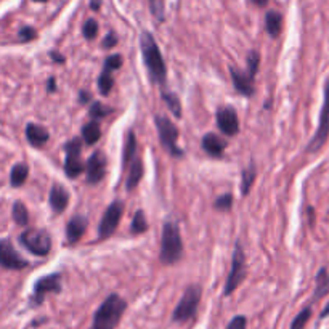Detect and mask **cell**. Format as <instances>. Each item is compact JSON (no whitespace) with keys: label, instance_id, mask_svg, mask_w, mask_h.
Segmentation results:
<instances>
[{"label":"cell","instance_id":"1","mask_svg":"<svg viewBox=\"0 0 329 329\" xmlns=\"http://www.w3.org/2000/svg\"><path fill=\"white\" fill-rule=\"evenodd\" d=\"M127 310V302L117 294H109L94 315L90 329H116Z\"/></svg>","mask_w":329,"mask_h":329},{"label":"cell","instance_id":"2","mask_svg":"<svg viewBox=\"0 0 329 329\" xmlns=\"http://www.w3.org/2000/svg\"><path fill=\"white\" fill-rule=\"evenodd\" d=\"M140 47H141V55L144 60V64H147L148 72H150V79L154 84L164 85L166 84V77H167V68L164 58L161 55V50L157 47L154 37L150 32H143L141 39H140Z\"/></svg>","mask_w":329,"mask_h":329},{"label":"cell","instance_id":"3","mask_svg":"<svg viewBox=\"0 0 329 329\" xmlns=\"http://www.w3.org/2000/svg\"><path fill=\"white\" fill-rule=\"evenodd\" d=\"M183 243L180 236V228L175 222H166L162 227L161 238V262L166 265H174L181 259Z\"/></svg>","mask_w":329,"mask_h":329},{"label":"cell","instance_id":"4","mask_svg":"<svg viewBox=\"0 0 329 329\" xmlns=\"http://www.w3.org/2000/svg\"><path fill=\"white\" fill-rule=\"evenodd\" d=\"M201 296H203L201 286H197V284L188 286L185 289V293H183V297L180 299L178 305L175 307V310L172 313V320L175 323H187V321H190L194 317L197 307H199Z\"/></svg>","mask_w":329,"mask_h":329},{"label":"cell","instance_id":"5","mask_svg":"<svg viewBox=\"0 0 329 329\" xmlns=\"http://www.w3.org/2000/svg\"><path fill=\"white\" fill-rule=\"evenodd\" d=\"M329 137V79L324 84V101L321 106V113H320V119H318V127L315 135L312 137L310 143L307 144V151L308 153H317L320 151L324 143L327 141Z\"/></svg>","mask_w":329,"mask_h":329},{"label":"cell","instance_id":"6","mask_svg":"<svg viewBox=\"0 0 329 329\" xmlns=\"http://www.w3.org/2000/svg\"><path fill=\"white\" fill-rule=\"evenodd\" d=\"M244 278H246V255H244L241 243H236L233 260H231V270L228 273L225 289H223V296H231L236 289H238V286L244 281Z\"/></svg>","mask_w":329,"mask_h":329},{"label":"cell","instance_id":"7","mask_svg":"<svg viewBox=\"0 0 329 329\" xmlns=\"http://www.w3.org/2000/svg\"><path fill=\"white\" fill-rule=\"evenodd\" d=\"M20 243L34 255H48L51 251V238L44 230H26L20 236Z\"/></svg>","mask_w":329,"mask_h":329},{"label":"cell","instance_id":"8","mask_svg":"<svg viewBox=\"0 0 329 329\" xmlns=\"http://www.w3.org/2000/svg\"><path fill=\"white\" fill-rule=\"evenodd\" d=\"M156 127L157 134H159L162 147L167 148V151L172 156H183V151L177 147L178 140V129L177 125L166 116H157L156 117Z\"/></svg>","mask_w":329,"mask_h":329},{"label":"cell","instance_id":"9","mask_svg":"<svg viewBox=\"0 0 329 329\" xmlns=\"http://www.w3.org/2000/svg\"><path fill=\"white\" fill-rule=\"evenodd\" d=\"M124 214V203L122 201H114L108 209L106 212H104L100 225H98V238L103 240H108L109 236L116 231L117 225H119V222L122 218Z\"/></svg>","mask_w":329,"mask_h":329},{"label":"cell","instance_id":"10","mask_svg":"<svg viewBox=\"0 0 329 329\" xmlns=\"http://www.w3.org/2000/svg\"><path fill=\"white\" fill-rule=\"evenodd\" d=\"M58 293H61V276L58 273L42 276V278L34 284L31 304L37 307L42 304L48 294H58Z\"/></svg>","mask_w":329,"mask_h":329},{"label":"cell","instance_id":"11","mask_svg":"<svg viewBox=\"0 0 329 329\" xmlns=\"http://www.w3.org/2000/svg\"><path fill=\"white\" fill-rule=\"evenodd\" d=\"M66 151V161H64V172L69 178H76L79 174L84 170V164L81 159V151H82V141L79 138H74L66 143L64 147Z\"/></svg>","mask_w":329,"mask_h":329},{"label":"cell","instance_id":"12","mask_svg":"<svg viewBox=\"0 0 329 329\" xmlns=\"http://www.w3.org/2000/svg\"><path fill=\"white\" fill-rule=\"evenodd\" d=\"M0 265L10 270H21L28 267L29 263L28 260L20 257L16 249L10 243V240H2L0 241Z\"/></svg>","mask_w":329,"mask_h":329},{"label":"cell","instance_id":"13","mask_svg":"<svg viewBox=\"0 0 329 329\" xmlns=\"http://www.w3.org/2000/svg\"><path fill=\"white\" fill-rule=\"evenodd\" d=\"M106 174V156L101 151H95L87 161V183H100Z\"/></svg>","mask_w":329,"mask_h":329},{"label":"cell","instance_id":"14","mask_svg":"<svg viewBox=\"0 0 329 329\" xmlns=\"http://www.w3.org/2000/svg\"><path fill=\"white\" fill-rule=\"evenodd\" d=\"M217 124L218 129L223 132L225 135L233 137L240 132V119H238V114L233 108H220L217 113Z\"/></svg>","mask_w":329,"mask_h":329},{"label":"cell","instance_id":"15","mask_svg":"<svg viewBox=\"0 0 329 329\" xmlns=\"http://www.w3.org/2000/svg\"><path fill=\"white\" fill-rule=\"evenodd\" d=\"M230 72H231V79L236 90L244 97H251L254 94V79L236 68H230Z\"/></svg>","mask_w":329,"mask_h":329},{"label":"cell","instance_id":"16","mask_svg":"<svg viewBox=\"0 0 329 329\" xmlns=\"http://www.w3.org/2000/svg\"><path fill=\"white\" fill-rule=\"evenodd\" d=\"M203 150L212 157H220L223 153H225L227 143L225 140H222L220 137H217L215 134H207L203 137Z\"/></svg>","mask_w":329,"mask_h":329},{"label":"cell","instance_id":"17","mask_svg":"<svg viewBox=\"0 0 329 329\" xmlns=\"http://www.w3.org/2000/svg\"><path fill=\"white\" fill-rule=\"evenodd\" d=\"M68 203H69V193L60 185H53V188L50 191V206L53 209V212L57 214L64 212L66 207H68Z\"/></svg>","mask_w":329,"mask_h":329},{"label":"cell","instance_id":"18","mask_svg":"<svg viewBox=\"0 0 329 329\" xmlns=\"http://www.w3.org/2000/svg\"><path fill=\"white\" fill-rule=\"evenodd\" d=\"M87 225H88L87 217H84V215H74L69 220V223H68V228H66V234H68L69 243H77L79 240H81V236L87 230Z\"/></svg>","mask_w":329,"mask_h":329},{"label":"cell","instance_id":"19","mask_svg":"<svg viewBox=\"0 0 329 329\" xmlns=\"http://www.w3.org/2000/svg\"><path fill=\"white\" fill-rule=\"evenodd\" d=\"M26 137H28V141L35 148H42L44 144L48 141L50 134L48 130L44 129L42 125H37V124H29L26 127Z\"/></svg>","mask_w":329,"mask_h":329},{"label":"cell","instance_id":"20","mask_svg":"<svg viewBox=\"0 0 329 329\" xmlns=\"http://www.w3.org/2000/svg\"><path fill=\"white\" fill-rule=\"evenodd\" d=\"M141 177H143V162L141 159H135L132 161V164L129 166V177H127V181H125V187L129 191L135 190L138 187V183L141 181Z\"/></svg>","mask_w":329,"mask_h":329},{"label":"cell","instance_id":"21","mask_svg":"<svg viewBox=\"0 0 329 329\" xmlns=\"http://www.w3.org/2000/svg\"><path fill=\"white\" fill-rule=\"evenodd\" d=\"M137 138L134 132H129L127 138H125V144H124V154H122V167L129 169V166L132 164V161L135 159V153H137Z\"/></svg>","mask_w":329,"mask_h":329},{"label":"cell","instance_id":"22","mask_svg":"<svg viewBox=\"0 0 329 329\" xmlns=\"http://www.w3.org/2000/svg\"><path fill=\"white\" fill-rule=\"evenodd\" d=\"M265 28H267V32L271 35V37H278L283 31V16L281 13L278 11H268L267 16H265Z\"/></svg>","mask_w":329,"mask_h":329},{"label":"cell","instance_id":"23","mask_svg":"<svg viewBox=\"0 0 329 329\" xmlns=\"http://www.w3.org/2000/svg\"><path fill=\"white\" fill-rule=\"evenodd\" d=\"M28 175H29V167L28 164H24V162H18L13 166L11 169V172H10V183H11V187H21L24 185V181L28 180Z\"/></svg>","mask_w":329,"mask_h":329},{"label":"cell","instance_id":"24","mask_svg":"<svg viewBox=\"0 0 329 329\" xmlns=\"http://www.w3.org/2000/svg\"><path fill=\"white\" fill-rule=\"evenodd\" d=\"M327 293H329V271L326 267H323L317 275V286H315L313 300H320Z\"/></svg>","mask_w":329,"mask_h":329},{"label":"cell","instance_id":"25","mask_svg":"<svg viewBox=\"0 0 329 329\" xmlns=\"http://www.w3.org/2000/svg\"><path fill=\"white\" fill-rule=\"evenodd\" d=\"M100 137H101V129L98 122L92 121L82 127V138L87 144H95L100 140Z\"/></svg>","mask_w":329,"mask_h":329},{"label":"cell","instance_id":"26","mask_svg":"<svg viewBox=\"0 0 329 329\" xmlns=\"http://www.w3.org/2000/svg\"><path fill=\"white\" fill-rule=\"evenodd\" d=\"M254 181H255V166L251 164L247 169H244L241 172V190H243V194H249L251 187L254 185Z\"/></svg>","mask_w":329,"mask_h":329},{"label":"cell","instance_id":"27","mask_svg":"<svg viewBox=\"0 0 329 329\" xmlns=\"http://www.w3.org/2000/svg\"><path fill=\"white\" fill-rule=\"evenodd\" d=\"M13 218H15V222L21 227L28 225V222H29L28 207H26L21 201H16L15 204H13Z\"/></svg>","mask_w":329,"mask_h":329},{"label":"cell","instance_id":"28","mask_svg":"<svg viewBox=\"0 0 329 329\" xmlns=\"http://www.w3.org/2000/svg\"><path fill=\"white\" fill-rule=\"evenodd\" d=\"M162 100L166 101L167 108L172 111L174 116L180 117L181 116V104H180V100L175 94H170V92H162Z\"/></svg>","mask_w":329,"mask_h":329},{"label":"cell","instance_id":"29","mask_svg":"<svg viewBox=\"0 0 329 329\" xmlns=\"http://www.w3.org/2000/svg\"><path fill=\"white\" fill-rule=\"evenodd\" d=\"M113 85H114V79L111 76V71L104 69L101 72L100 79H98V90H100V94L101 95H108L109 92H111V88H113Z\"/></svg>","mask_w":329,"mask_h":329},{"label":"cell","instance_id":"30","mask_svg":"<svg viewBox=\"0 0 329 329\" xmlns=\"http://www.w3.org/2000/svg\"><path fill=\"white\" fill-rule=\"evenodd\" d=\"M312 318V307H305L291 323V329H305V324Z\"/></svg>","mask_w":329,"mask_h":329},{"label":"cell","instance_id":"31","mask_svg":"<svg viewBox=\"0 0 329 329\" xmlns=\"http://www.w3.org/2000/svg\"><path fill=\"white\" fill-rule=\"evenodd\" d=\"M147 230H148L147 218H144L143 210H138V212L134 215V220H132V231L134 233H144Z\"/></svg>","mask_w":329,"mask_h":329},{"label":"cell","instance_id":"32","mask_svg":"<svg viewBox=\"0 0 329 329\" xmlns=\"http://www.w3.org/2000/svg\"><path fill=\"white\" fill-rule=\"evenodd\" d=\"M259 64H260V55H259V51L252 50L251 53H249V57H247V74L251 76L252 79L257 74Z\"/></svg>","mask_w":329,"mask_h":329},{"label":"cell","instance_id":"33","mask_svg":"<svg viewBox=\"0 0 329 329\" xmlns=\"http://www.w3.org/2000/svg\"><path fill=\"white\" fill-rule=\"evenodd\" d=\"M150 8H151V13L153 16L162 23L164 18H166V11H164V0H150Z\"/></svg>","mask_w":329,"mask_h":329},{"label":"cell","instance_id":"34","mask_svg":"<svg viewBox=\"0 0 329 329\" xmlns=\"http://www.w3.org/2000/svg\"><path fill=\"white\" fill-rule=\"evenodd\" d=\"M82 34L85 39H88V41L95 39L98 34V23L95 20H87L82 26Z\"/></svg>","mask_w":329,"mask_h":329},{"label":"cell","instance_id":"35","mask_svg":"<svg viewBox=\"0 0 329 329\" xmlns=\"http://www.w3.org/2000/svg\"><path fill=\"white\" fill-rule=\"evenodd\" d=\"M111 113H113V109L108 108V106H104L103 103H94V106L90 108V116L95 117V119H98V117H104V116H108Z\"/></svg>","mask_w":329,"mask_h":329},{"label":"cell","instance_id":"36","mask_svg":"<svg viewBox=\"0 0 329 329\" xmlns=\"http://www.w3.org/2000/svg\"><path fill=\"white\" fill-rule=\"evenodd\" d=\"M231 204H233V196L231 194H223L220 197H217L215 203H214V207L218 209V210H228L231 209Z\"/></svg>","mask_w":329,"mask_h":329},{"label":"cell","instance_id":"37","mask_svg":"<svg viewBox=\"0 0 329 329\" xmlns=\"http://www.w3.org/2000/svg\"><path fill=\"white\" fill-rule=\"evenodd\" d=\"M122 66V57L121 55H111L106 58V61H104V69L108 71H114V69H119Z\"/></svg>","mask_w":329,"mask_h":329},{"label":"cell","instance_id":"38","mask_svg":"<svg viewBox=\"0 0 329 329\" xmlns=\"http://www.w3.org/2000/svg\"><path fill=\"white\" fill-rule=\"evenodd\" d=\"M247 327V320H246V317H243V315H238V317H234L230 323H228V326L225 327V329H246Z\"/></svg>","mask_w":329,"mask_h":329},{"label":"cell","instance_id":"39","mask_svg":"<svg viewBox=\"0 0 329 329\" xmlns=\"http://www.w3.org/2000/svg\"><path fill=\"white\" fill-rule=\"evenodd\" d=\"M37 37V32L34 28H31V26H24V28L20 31V39L23 42H29V41H34V39Z\"/></svg>","mask_w":329,"mask_h":329},{"label":"cell","instance_id":"40","mask_svg":"<svg viewBox=\"0 0 329 329\" xmlns=\"http://www.w3.org/2000/svg\"><path fill=\"white\" fill-rule=\"evenodd\" d=\"M116 44H117V37H116L114 32H109L106 37H104V41H103V47L104 48H113Z\"/></svg>","mask_w":329,"mask_h":329},{"label":"cell","instance_id":"41","mask_svg":"<svg viewBox=\"0 0 329 329\" xmlns=\"http://www.w3.org/2000/svg\"><path fill=\"white\" fill-rule=\"evenodd\" d=\"M50 57L53 58L57 63H60V64H61V63H64V57H63V55H60V53H57V51H51Z\"/></svg>","mask_w":329,"mask_h":329},{"label":"cell","instance_id":"42","mask_svg":"<svg viewBox=\"0 0 329 329\" xmlns=\"http://www.w3.org/2000/svg\"><path fill=\"white\" fill-rule=\"evenodd\" d=\"M92 100L88 92H81V103H88Z\"/></svg>","mask_w":329,"mask_h":329},{"label":"cell","instance_id":"43","mask_svg":"<svg viewBox=\"0 0 329 329\" xmlns=\"http://www.w3.org/2000/svg\"><path fill=\"white\" fill-rule=\"evenodd\" d=\"M47 85H48V87H47V88H48V92H55V79L51 77Z\"/></svg>","mask_w":329,"mask_h":329},{"label":"cell","instance_id":"44","mask_svg":"<svg viewBox=\"0 0 329 329\" xmlns=\"http://www.w3.org/2000/svg\"><path fill=\"white\" fill-rule=\"evenodd\" d=\"M252 2L257 5V7H267L268 4V0H252Z\"/></svg>","mask_w":329,"mask_h":329},{"label":"cell","instance_id":"45","mask_svg":"<svg viewBox=\"0 0 329 329\" xmlns=\"http://www.w3.org/2000/svg\"><path fill=\"white\" fill-rule=\"evenodd\" d=\"M327 315H329V304L324 307V310L321 312V315H320V318H326L327 317Z\"/></svg>","mask_w":329,"mask_h":329},{"label":"cell","instance_id":"46","mask_svg":"<svg viewBox=\"0 0 329 329\" xmlns=\"http://www.w3.org/2000/svg\"><path fill=\"white\" fill-rule=\"evenodd\" d=\"M100 5H101L100 0H92V8H94V10H98Z\"/></svg>","mask_w":329,"mask_h":329},{"label":"cell","instance_id":"47","mask_svg":"<svg viewBox=\"0 0 329 329\" xmlns=\"http://www.w3.org/2000/svg\"><path fill=\"white\" fill-rule=\"evenodd\" d=\"M35 2H47V0H35Z\"/></svg>","mask_w":329,"mask_h":329}]
</instances>
